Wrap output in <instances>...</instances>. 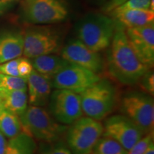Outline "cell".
Wrapping results in <instances>:
<instances>
[{
	"label": "cell",
	"mask_w": 154,
	"mask_h": 154,
	"mask_svg": "<svg viewBox=\"0 0 154 154\" xmlns=\"http://www.w3.org/2000/svg\"><path fill=\"white\" fill-rule=\"evenodd\" d=\"M69 63L61 57L51 54L33 58L32 64L36 72L52 79Z\"/></svg>",
	"instance_id": "obj_17"
},
{
	"label": "cell",
	"mask_w": 154,
	"mask_h": 154,
	"mask_svg": "<svg viewBox=\"0 0 154 154\" xmlns=\"http://www.w3.org/2000/svg\"><path fill=\"white\" fill-rule=\"evenodd\" d=\"M4 109L20 116L27 108L28 96L25 91H8L0 88Z\"/></svg>",
	"instance_id": "obj_18"
},
{
	"label": "cell",
	"mask_w": 154,
	"mask_h": 154,
	"mask_svg": "<svg viewBox=\"0 0 154 154\" xmlns=\"http://www.w3.org/2000/svg\"><path fill=\"white\" fill-rule=\"evenodd\" d=\"M24 51V36L8 34L0 37V63L20 57Z\"/></svg>",
	"instance_id": "obj_16"
},
{
	"label": "cell",
	"mask_w": 154,
	"mask_h": 154,
	"mask_svg": "<svg viewBox=\"0 0 154 154\" xmlns=\"http://www.w3.org/2000/svg\"><path fill=\"white\" fill-rule=\"evenodd\" d=\"M23 11L28 22L36 24L61 22L68 14L66 7L59 0H24Z\"/></svg>",
	"instance_id": "obj_8"
},
{
	"label": "cell",
	"mask_w": 154,
	"mask_h": 154,
	"mask_svg": "<svg viewBox=\"0 0 154 154\" xmlns=\"http://www.w3.org/2000/svg\"><path fill=\"white\" fill-rule=\"evenodd\" d=\"M110 46L108 73L113 80L122 85L136 84L144 74L151 69L138 59L127 38L124 26L118 22Z\"/></svg>",
	"instance_id": "obj_1"
},
{
	"label": "cell",
	"mask_w": 154,
	"mask_h": 154,
	"mask_svg": "<svg viewBox=\"0 0 154 154\" xmlns=\"http://www.w3.org/2000/svg\"><path fill=\"white\" fill-rule=\"evenodd\" d=\"M101 77L87 69L69 63L52 78V86L56 89H66L80 94Z\"/></svg>",
	"instance_id": "obj_9"
},
{
	"label": "cell",
	"mask_w": 154,
	"mask_h": 154,
	"mask_svg": "<svg viewBox=\"0 0 154 154\" xmlns=\"http://www.w3.org/2000/svg\"><path fill=\"white\" fill-rule=\"evenodd\" d=\"M61 57L69 63L78 65L99 74L103 69L99 52L90 49L78 38L70 40L61 50Z\"/></svg>",
	"instance_id": "obj_13"
},
{
	"label": "cell",
	"mask_w": 154,
	"mask_h": 154,
	"mask_svg": "<svg viewBox=\"0 0 154 154\" xmlns=\"http://www.w3.org/2000/svg\"><path fill=\"white\" fill-rule=\"evenodd\" d=\"M128 151L113 138L103 136L96 142L88 154H127Z\"/></svg>",
	"instance_id": "obj_21"
},
{
	"label": "cell",
	"mask_w": 154,
	"mask_h": 154,
	"mask_svg": "<svg viewBox=\"0 0 154 154\" xmlns=\"http://www.w3.org/2000/svg\"><path fill=\"white\" fill-rule=\"evenodd\" d=\"M0 88L8 91L27 90V80L20 76H8L0 73Z\"/></svg>",
	"instance_id": "obj_22"
},
{
	"label": "cell",
	"mask_w": 154,
	"mask_h": 154,
	"mask_svg": "<svg viewBox=\"0 0 154 154\" xmlns=\"http://www.w3.org/2000/svg\"><path fill=\"white\" fill-rule=\"evenodd\" d=\"M143 154H154V144H153V140L151 141L149 146H148L147 149H146V151L143 152Z\"/></svg>",
	"instance_id": "obj_30"
},
{
	"label": "cell",
	"mask_w": 154,
	"mask_h": 154,
	"mask_svg": "<svg viewBox=\"0 0 154 154\" xmlns=\"http://www.w3.org/2000/svg\"><path fill=\"white\" fill-rule=\"evenodd\" d=\"M17 69L19 76L25 79H27V77L34 70L32 63L26 58H20Z\"/></svg>",
	"instance_id": "obj_27"
},
{
	"label": "cell",
	"mask_w": 154,
	"mask_h": 154,
	"mask_svg": "<svg viewBox=\"0 0 154 154\" xmlns=\"http://www.w3.org/2000/svg\"><path fill=\"white\" fill-rule=\"evenodd\" d=\"M20 58L12 59L6 61L5 63H0V73L12 76H19L18 72V64Z\"/></svg>",
	"instance_id": "obj_25"
},
{
	"label": "cell",
	"mask_w": 154,
	"mask_h": 154,
	"mask_svg": "<svg viewBox=\"0 0 154 154\" xmlns=\"http://www.w3.org/2000/svg\"><path fill=\"white\" fill-rule=\"evenodd\" d=\"M0 131L9 139L16 137L22 133L19 116L4 109L0 113Z\"/></svg>",
	"instance_id": "obj_20"
},
{
	"label": "cell",
	"mask_w": 154,
	"mask_h": 154,
	"mask_svg": "<svg viewBox=\"0 0 154 154\" xmlns=\"http://www.w3.org/2000/svg\"><path fill=\"white\" fill-rule=\"evenodd\" d=\"M4 106H3V103H2V101L1 99H0V113L2 112L4 110Z\"/></svg>",
	"instance_id": "obj_32"
},
{
	"label": "cell",
	"mask_w": 154,
	"mask_h": 154,
	"mask_svg": "<svg viewBox=\"0 0 154 154\" xmlns=\"http://www.w3.org/2000/svg\"><path fill=\"white\" fill-rule=\"evenodd\" d=\"M116 22L102 14H92L84 17L76 27L78 39L96 52L110 46Z\"/></svg>",
	"instance_id": "obj_3"
},
{
	"label": "cell",
	"mask_w": 154,
	"mask_h": 154,
	"mask_svg": "<svg viewBox=\"0 0 154 154\" xmlns=\"http://www.w3.org/2000/svg\"><path fill=\"white\" fill-rule=\"evenodd\" d=\"M116 22L124 28L142 26L154 22V11L151 9H129L121 11H111Z\"/></svg>",
	"instance_id": "obj_15"
},
{
	"label": "cell",
	"mask_w": 154,
	"mask_h": 154,
	"mask_svg": "<svg viewBox=\"0 0 154 154\" xmlns=\"http://www.w3.org/2000/svg\"><path fill=\"white\" fill-rule=\"evenodd\" d=\"M22 132L44 143L61 140L68 128L54 120L43 107L32 106L19 116Z\"/></svg>",
	"instance_id": "obj_2"
},
{
	"label": "cell",
	"mask_w": 154,
	"mask_h": 154,
	"mask_svg": "<svg viewBox=\"0 0 154 154\" xmlns=\"http://www.w3.org/2000/svg\"><path fill=\"white\" fill-rule=\"evenodd\" d=\"M23 36V54L29 59L51 54L57 52L60 47L59 36L49 29H31L26 31Z\"/></svg>",
	"instance_id": "obj_10"
},
{
	"label": "cell",
	"mask_w": 154,
	"mask_h": 154,
	"mask_svg": "<svg viewBox=\"0 0 154 154\" xmlns=\"http://www.w3.org/2000/svg\"><path fill=\"white\" fill-rule=\"evenodd\" d=\"M103 133L99 121L81 117L67 129V146L73 154H88Z\"/></svg>",
	"instance_id": "obj_6"
},
{
	"label": "cell",
	"mask_w": 154,
	"mask_h": 154,
	"mask_svg": "<svg viewBox=\"0 0 154 154\" xmlns=\"http://www.w3.org/2000/svg\"><path fill=\"white\" fill-rule=\"evenodd\" d=\"M50 113L57 122L70 125L82 116L79 94L66 89H56L49 97Z\"/></svg>",
	"instance_id": "obj_7"
},
{
	"label": "cell",
	"mask_w": 154,
	"mask_h": 154,
	"mask_svg": "<svg viewBox=\"0 0 154 154\" xmlns=\"http://www.w3.org/2000/svg\"><path fill=\"white\" fill-rule=\"evenodd\" d=\"M79 95L83 113L97 121L110 114L116 104V88L106 79H100Z\"/></svg>",
	"instance_id": "obj_4"
},
{
	"label": "cell",
	"mask_w": 154,
	"mask_h": 154,
	"mask_svg": "<svg viewBox=\"0 0 154 154\" xmlns=\"http://www.w3.org/2000/svg\"><path fill=\"white\" fill-rule=\"evenodd\" d=\"M7 146V142L5 135L0 131V154H5Z\"/></svg>",
	"instance_id": "obj_29"
},
{
	"label": "cell",
	"mask_w": 154,
	"mask_h": 154,
	"mask_svg": "<svg viewBox=\"0 0 154 154\" xmlns=\"http://www.w3.org/2000/svg\"><path fill=\"white\" fill-rule=\"evenodd\" d=\"M36 146L32 137L21 133L9 139L5 154H35Z\"/></svg>",
	"instance_id": "obj_19"
},
{
	"label": "cell",
	"mask_w": 154,
	"mask_h": 154,
	"mask_svg": "<svg viewBox=\"0 0 154 154\" xmlns=\"http://www.w3.org/2000/svg\"><path fill=\"white\" fill-rule=\"evenodd\" d=\"M120 111L144 134L153 132L154 101L151 95L145 91L128 92L121 98Z\"/></svg>",
	"instance_id": "obj_5"
},
{
	"label": "cell",
	"mask_w": 154,
	"mask_h": 154,
	"mask_svg": "<svg viewBox=\"0 0 154 154\" xmlns=\"http://www.w3.org/2000/svg\"><path fill=\"white\" fill-rule=\"evenodd\" d=\"M127 0H110L105 7V11L106 12H111L117 7L124 4Z\"/></svg>",
	"instance_id": "obj_28"
},
{
	"label": "cell",
	"mask_w": 154,
	"mask_h": 154,
	"mask_svg": "<svg viewBox=\"0 0 154 154\" xmlns=\"http://www.w3.org/2000/svg\"><path fill=\"white\" fill-rule=\"evenodd\" d=\"M30 104L44 107L49 103L52 86V79L44 76L35 70L26 79Z\"/></svg>",
	"instance_id": "obj_14"
},
{
	"label": "cell",
	"mask_w": 154,
	"mask_h": 154,
	"mask_svg": "<svg viewBox=\"0 0 154 154\" xmlns=\"http://www.w3.org/2000/svg\"><path fill=\"white\" fill-rule=\"evenodd\" d=\"M45 143L47 145L42 148L40 154H73L67 144L61 140Z\"/></svg>",
	"instance_id": "obj_23"
},
{
	"label": "cell",
	"mask_w": 154,
	"mask_h": 154,
	"mask_svg": "<svg viewBox=\"0 0 154 154\" xmlns=\"http://www.w3.org/2000/svg\"><path fill=\"white\" fill-rule=\"evenodd\" d=\"M151 0H127L113 10L114 11H121L129 9H150Z\"/></svg>",
	"instance_id": "obj_24"
},
{
	"label": "cell",
	"mask_w": 154,
	"mask_h": 154,
	"mask_svg": "<svg viewBox=\"0 0 154 154\" xmlns=\"http://www.w3.org/2000/svg\"><path fill=\"white\" fill-rule=\"evenodd\" d=\"M140 81V85L145 92L153 96L154 93V74L153 71L150 69L146 72Z\"/></svg>",
	"instance_id": "obj_26"
},
{
	"label": "cell",
	"mask_w": 154,
	"mask_h": 154,
	"mask_svg": "<svg viewBox=\"0 0 154 154\" xmlns=\"http://www.w3.org/2000/svg\"><path fill=\"white\" fill-rule=\"evenodd\" d=\"M143 132L124 115H114L104 123L103 136L113 138L129 151L144 136Z\"/></svg>",
	"instance_id": "obj_11"
},
{
	"label": "cell",
	"mask_w": 154,
	"mask_h": 154,
	"mask_svg": "<svg viewBox=\"0 0 154 154\" xmlns=\"http://www.w3.org/2000/svg\"><path fill=\"white\" fill-rule=\"evenodd\" d=\"M125 32L138 59L151 69L154 64V22L138 27L125 28Z\"/></svg>",
	"instance_id": "obj_12"
},
{
	"label": "cell",
	"mask_w": 154,
	"mask_h": 154,
	"mask_svg": "<svg viewBox=\"0 0 154 154\" xmlns=\"http://www.w3.org/2000/svg\"><path fill=\"white\" fill-rule=\"evenodd\" d=\"M9 1H10V0H0V14L2 12L4 9L7 7Z\"/></svg>",
	"instance_id": "obj_31"
}]
</instances>
